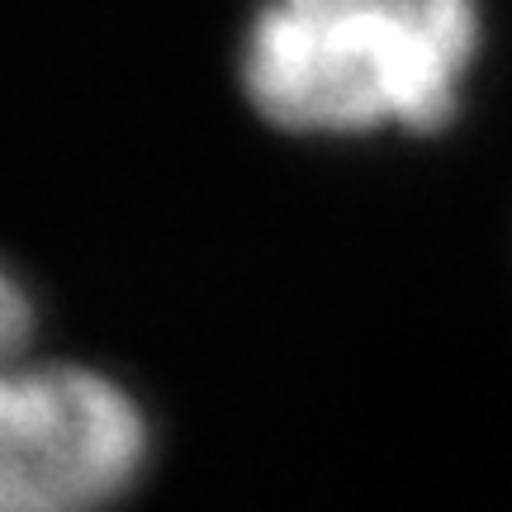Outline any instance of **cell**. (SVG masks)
<instances>
[{
  "mask_svg": "<svg viewBox=\"0 0 512 512\" xmlns=\"http://www.w3.org/2000/svg\"><path fill=\"white\" fill-rule=\"evenodd\" d=\"M475 48L479 0H266L242 86L285 133H427L460 105Z\"/></svg>",
  "mask_w": 512,
  "mask_h": 512,
  "instance_id": "1",
  "label": "cell"
},
{
  "mask_svg": "<svg viewBox=\"0 0 512 512\" xmlns=\"http://www.w3.org/2000/svg\"><path fill=\"white\" fill-rule=\"evenodd\" d=\"M29 347L34 304L0 271V512H110L143 475V408L110 375Z\"/></svg>",
  "mask_w": 512,
  "mask_h": 512,
  "instance_id": "2",
  "label": "cell"
}]
</instances>
